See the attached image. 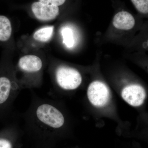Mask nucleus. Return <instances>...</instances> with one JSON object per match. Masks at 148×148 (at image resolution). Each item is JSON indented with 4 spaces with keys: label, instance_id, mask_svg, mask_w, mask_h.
I'll list each match as a JSON object with an SVG mask.
<instances>
[{
    "label": "nucleus",
    "instance_id": "12",
    "mask_svg": "<svg viewBox=\"0 0 148 148\" xmlns=\"http://www.w3.org/2000/svg\"><path fill=\"white\" fill-rule=\"evenodd\" d=\"M135 8L141 13L147 14L148 12V0H131Z\"/></svg>",
    "mask_w": 148,
    "mask_h": 148
},
{
    "label": "nucleus",
    "instance_id": "13",
    "mask_svg": "<svg viewBox=\"0 0 148 148\" xmlns=\"http://www.w3.org/2000/svg\"><path fill=\"white\" fill-rule=\"evenodd\" d=\"M40 2L45 5H53L58 6L62 5L66 1V0H39Z\"/></svg>",
    "mask_w": 148,
    "mask_h": 148
},
{
    "label": "nucleus",
    "instance_id": "10",
    "mask_svg": "<svg viewBox=\"0 0 148 148\" xmlns=\"http://www.w3.org/2000/svg\"><path fill=\"white\" fill-rule=\"evenodd\" d=\"M53 29V26H49L39 29L34 34V38L41 42H47L52 37Z\"/></svg>",
    "mask_w": 148,
    "mask_h": 148
},
{
    "label": "nucleus",
    "instance_id": "1",
    "mask_svg": "<svg viewBox=\"0 0 148 148\" xmlns=\"http://www.w3.org/2000/svg\"><path fill=\"white\" fill-rule=\"evenodd\" d=\"M58 84L66 90H74L79 86L82 81L81 75L75 69L66 66L58 68L56 72Z\"/></svg>",
    "mask_w": 148,
    "mask_h": 148
},
{
    "label": "nucleus",
    "instance_id": "4",
    "mask_svg": "<svg viewBox=\"0 0 148 148\" xmlns=\"http://www.w3.org/2000/svg\"><path fill=\"white\" fill-rule=\"evenodd\" d=\"M122 97L130 106L138 107L144 103L146 96V91L141 86L132 84L126 86L121 92Z\"/></svg>",
    "mask_w": 148,
    "mask_h": 148
},
{
    "label": "nucleus",
    "instance_id": "2",
    "mask_svg": "<svg viewBox=\"0 0 148 148\" xmlns=\"http://www.w3.org/2000/svg\"><path fill=\"white\" fill-rule=\"evenodd\" d=\"M37 116L45 124L53 128H59L64 124L63 114L58 110L48 104H43L37 109Z\"/></svg>",
    "mask_w": 148,
    "mask_h": 148
},
{
    "label": "nucleus",
    "instance_id": "6",
    "mask_svg": "<svg viewBox=\"0 0 148 148\" xmlns=\"http://www.w3.org/2000/svg\"><path fill=\"white\" fill-rule=\"evenodd\" d=\"M113 24L114 27L117 29L129 30L134 27L135 18L131 14L127 12H120L114 16Z\"/></svg>",
    "mask_w": 148,
    "mask_h": 148
},
{
    "label": "nucleus",
    "instance_id": "8",
    "mask_svg": "<svg viewBox=\"0 0 148 148\" xmlns=\"http://www.w3.org/2000/svg\"><path fill=\"white\" fill-rule=\"evenodd\" d=\"M11 24L9 19L5 16L0 15V41L8 40L11 36Z\"/></svg>",
    "mask_w": 148,
    "mask_h": 148
},
{
    "label": "nucleus",
    "instance_id": "14",
    "mask_svg": "<svg viewBox=\"0 0 148 148\" xmlns=\"http://www.w3.org/2000/svg\"><path fill=\"white\" fill-rule=\"evenodd\" d=\"M0 148H12L11 144L8 140H0Z\"/></svg>",
    "mask_w": 148,
    "mask_h": 148
},
{
    "label": "nucleus",
    "instance_id": "3",
    "mask_svg": "<svg viewBox=\"0 0 148 148\" xmlns=\"http://www.w3.org/2000/svg\"><path fill=\"white\" fill-rule=\"evenodd\" d=\"M87 95L92 105L97 107H103L110 99V90L106 84L96 81L91 83L88 86Z\"/></svg>",
    "mask_w": 148,
    "mask_h": 148
},
{
    "label": "nucleus",
    "instance_id": "9",
    "mask_svg": "<svg viewBox=\"0 0 148 148\" xmlns=\"http://www.w3.org/2000/svg\"><path fill=\"white\" fill-rule=\"evenodd\" d=\"M11 90L10 81L8 78L0 77V104L4 103L9 96Z\"/></svg>",
    "mask_w": 148,
    "mask_h": 148
},
{
    "label": "nucleus",
    "instance_id": "7",
    "mask_svg": "<svg viewBox=\"0 0 148 148\" xmlns=\"http://www.w3.org/2000/svg\"><path fill=\"white\" fill-rule=\"evenodd\" d=\"M18 65L25 71L35 72L41 69L42 63L41 59L36 56L28 55L20 58Z\"/></svg>",
    "mask_w": 148,
    "mask_h": 148
},
{
    "label": "nucleus",
    "instance_id": "5",
    "mask_svg": "<svg viewBox=\"0 0 148 148\" xmlns=\"http://www.w3.org/2000/svg\"><path fill=\"white\" fill-rule=\"evenodd\" d=\"M33 13L37 18L42 21H49L54 19L59 14V8L53 5H45L40 2L32 5Z\"/></svg>",
    "mask_w": 148,
    "mask_h": 148
},
{
    "label": "nucleus",
    "instance_id": "11",
    "mask_svg": "<svg viewBox=\"0 0 148 148\" xmlns=\"http://www.w3.org/2000/svg\"><path fill=\"white\" fill-rule=\"evenodd\" d=\"M61 33L64 44L69 48L73 47L75 45V39L72 29L69 27H64L61 30Z\"/></svg>",
    "mask_w": 148,
    "mask_h": 148
}]
</instances>
